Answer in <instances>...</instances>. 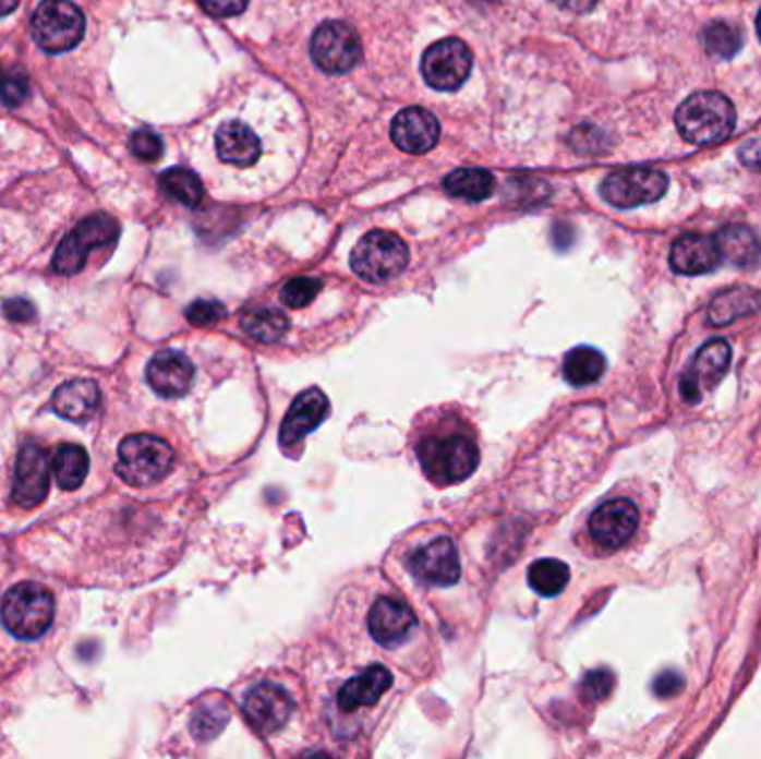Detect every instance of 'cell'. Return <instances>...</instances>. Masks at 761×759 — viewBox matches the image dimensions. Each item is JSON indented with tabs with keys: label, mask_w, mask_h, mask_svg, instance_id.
Instances as JSON below:
<instances>
[{
	"label": "cell",
	"mask_w": 761,
	"mask_h": 759,
	"mask_svg": "<svg viewBox=\"0 0 761 759\" xmlns=\"http://www.w3.org/2000/svg\"><path fill=\"white\" fill-rule=\"evenodd\" d=\"M119 224L110 214H94L89 219L81 221L59 245L53 254L51 267L57 275H78L87 263V256L96 248L112 245L119 239Z\"/></svg>",
	"instance_id": "cell-7"
},
{
	"label": "cell",
	"mask_w": 761,
	"mask_h": 759,
	"mask_svg": "<svg viewBox=\"0 0 761 759\" xmlns=\"http://www.w3.org/2000/svg\"><path fill=\"white\" fill-rule=\"evenodd\" d=\"M715 243L722 258L737 267H752L761 258V241L748 226H726L717 232Z\"/></svg>",
	"instance_id": "cell-24"
},
{
	"label": "cell",
	"mask_w": 761,
	"mask_h": 759,
	"mask_svg": "<svg viewBox=\"0 0 761 759\" xmlns=\"http://www.w3.org/2000/svg\"><path fill=\"white\" fill-rule=\"evenodd\" d=\"M615 686V675L606 668L590 671L583 682H581V692L588 701H602L613 692Z\"/></svg>",
	"instance_id": "cell-36"
},
{
	"label": "cell",
	"mask_w": 761,
	"mask_h": 759,
	"mask_svg": "<svg viewBox=\"0 0 761 759\" xmlns=\"http://www.w3.org/2000/svg\"><path fill=\"white\" fill-rule=\"evenodd\" d=\"M3 79H5V74H3V70H0V83H3Z\"/></svg>",
	"instance_id": "cell-46"
},
{
	"label": "cell",
	"mask_w": 761,
	"mask_h": 759,
	"mask_svg": "<svg viewBox=\"0 0 761 759\" xmlns=\"http://www.w3.org/2000/svg\"><path fill=\"white\" fill-rule=\"evenodd\" d=\"M21 0H0V19L12 14L16 8H19Z\"/></svg>",
	"instance_id": "cell-44"
},
{
	"label": "cell",
	"mask_w": 761,
	"mask_h": 759,
	"mask_svg": "<svg viewBox=\"0 0 761 759\" xmlns=\"http://www.w3.org/2000/svg\"><path fill=\"white\" fill-rule=\"evenodd\" d=\"M310 51L316 68L328 74H346L354 70L363 57L359 34L341 21L318 25L312 36Z\"/></svg>",
	"instance_id": "cell-8"
},
{
	"label": "cell",
	"mask_w": 761,
	"mask_h": 759,
	"mask_svg": "<svg viewBox=\"0 0 761 759\" xmlns=\"http://www.w3.org/2000/svg\"><path fill=\"white\" fill-rule=\"evenodd\" d=\"M701 40H703L705 51H709L711 57H717V59H733V57H737L741 45H744L741 32L735 25L724 23V21L711 23L709 27H705L703 34H701Z\"/></svg>",
	"instance_id": "cell-32"
},
{
	"label": "cell",
	"mask_w": 761,
	"mask_h": 759,
	"mask_svg": "<svg viewBox=\"0 0 761 759\" xmlns=\"http://www.w3.org/2000/svg\"><path fill=\"white\" fill-rule=\"evenodd\" d=\"M757 34H759V40H761V10L757 14Z\"/></svg>",
	"instance_id": "cell-45"
},
{
	"label": "cell",
	"mask_w": 761,
	"mask_h": 759,
	"mask_svg": "<svg viewBox=\"0 0 761 759\" xmlns=\"http://www.w3.org/2000/svg\"><path fill=\"white\" fill-rule=\"evenodd\" d=\"M174 468V450L168 442L154 435H132L119 446L117 474L134 485L145 487L160 481Z\"/></svg>",
	"instance_id": "cell-5"
},
{
	"label": "cell",
	"mask_w": 761,
	"mask_h": 759,
	"mask_svg": "<svg viewBox=\"0 0 761 759\" xmlns=\"http://www.w3.org/2000/svg\"><path fill=\"white\" fill-rule=\"evenodd\" d=\"M160 188L170 198H174L188 207L198 205L203 198V185H201L198 177L185 168H172L168 172H162Z\"/></svg>",
	"instance_id": "cell-31"
},
{
	"label": "cell",
	"mask_w": 761,
	"mask_h": 759,
	"mask_svg": "<svg viewBox=\"0 0 761 759\" xmlns=\"http://www.w3.org/2000/svg\"><path fill=\"white\" fill-rule=\"evenodd\" d=\"M639 528V510L630 499H611L588 519V532L596 546L617 551L626 546Z\"/></svg>",
	"instance_id": "cell-12"
},
{
	"label": "cell",
	"mask_w": 761,
	"mask_h": 759,
	"mask_svg": "<svg viewBox=\"0 0 761 759\" xmlns=\"http://www.w3.org/2000/svg\"><path fill=\"white\" fill-rule=\"evenodd\" d=\"M722 263L720 248L715 239L701 234H684L675 241L671 250V265L675 273L686 277L709 275Z\"/></svg>",
	"instance_id": "cell-21"
},
{
	"label": "cell",
	"mask_w": 761,
	"mask_h": 759,
	"mask_svg": "<svg viewBox=\"0 0 761 759\" xmlns=\"http://www.w3.org/2000/svg\"><path fill=\"white\" fill-rule=\"evenodd\" d=\"M323 284L314 277H297L292 281H288L281 290V301L288 305V308H305L314 301V297L321 292Z\"/></svg>",
	"instance_id": "cell-34"
},
{
	"label": "cell",
	"mask_w": 761,
	"mask_h": 759,
	"mask_svg": "<svg viewBox=\"0 0 761 759\" xmlns=\"http://www.w3.org/2000/svg\"><path fill=\"white\" fill-rule=\"evenodd\" d=\"M241 325L250 339L261 344H275L283 339L290 328V321L275 308H252L243 314Z\"/></svg>",
	"instance_id": "cell-26"
},
{
	"label": "cell",
	"mask_w": 761,
	"mask_h": 759,
	"mask_svg": "<svg viewBox=\"0 0 761 759\" xmlns=\"http://www.w3.org/2000/svg\"><path fill=\"white\" fill-rule=\"evenodd\" d=\"M0 615L5 628L19 639H38L51 628L53 598L43 586L25 581L8 590Z\"/></svg>",
	"instance_id": "cell-4"
},
{
	"label": "cell",
	"mask_w": 761,
	"mask_h": 759,
	"mask_svg": "<svg viewBox=\"0 0 761 759\" xmlns=\"http://www.w3.org/2000/svg\"><path fill=\"white\" fill-rule=\"evenodd\" d=\"M294 709L292 695L277 684H258L243 697V715L261 735L281 731Z\"/></svg>",
	"instance_id": "cell-14"
},
{
	"label": "cell",
	"mask_w": 761,
	"mask_h": 759,
	"mask_svg": "<svg viewBox=\"0 0 761 759\" xmlns=\"http://www.w3.org/2000/svg\"><path fill=\"white\" fill-rule=\"evenodd\" d=\"M741 166L754 172H761V138H752L748 143H744L737 152Z\"/></svg>",
	"instance_id": "cell-42"
},
{
	"label": "cell",
	"mask_w": 761,
	"mask_h": 759,
	"mask_svg": "<svg viewBox=\"0 0 761 759\" xmlns=\"http://www.w3.org/2000/svg\"><path fill=\"white\" fill-rule=\"evenodd\" d=\"M51 468H53V477H57V483L63 487V491H76V487H81L83 481L87 479L89 459L81 446L63 444L59 446L57 453H53Z\"/></svg>",
	"instance_id": "cell-27"
},
{
	"label": "cell",
	"mask_w": 761,
	"mask_h": 759,
	"mask_svg": "<svg viewBox=\"0 0 761 759\" xmlns=\"http://www.w3.org/2000/svg\"><path fill=\"white\" fill-rule=\"evenodd\" d=\"M439 121L423 107H408L392 121V143L408 154H425L439 143Z\"/></svg>",
	"instance_id": "cell-19"
},
{
	"label": "cell",
	"mask_w": 761,
	"mask_h": 759,
	"mask_svg": "<svg viewBox=\"0 0 761 759\" xmlns=\"http://www.w3.org/2000/svg\"><path fill=\"white\" fill-rule=\"evenodd\" d=\"M553 3L559 5L561 10H568L575 14H585L596 5V0H553Z\"/></svg>",
	"instance_id": "cell-43"
},
{
	"label": "cell",
	"mask_w": 761,
	"mask_h": 759,
	"mask_svg": "<svg viewBox=\"0 0 761 759\" xmlns=\"http://www.w3.org/2000/svg\"><path fill=\"white\" fill-rule=\"evenodd\" d=\"M392 682L395 677L386 666L380 664L367 666L361 675L348 679L341 686L337 695V707L341 713H357L361 709L376 707L380 697L392 688Z\"/></svg>",
	"instance_id": "cell-20"
},
{
	"label": "cell",
	"mask_w": 761,
	"mask_h": 759,
	"mask_svg": "<svg viewBox=\"0 0 761 759\" xmlns=\"http://www.w3.org/2000/svg\"><path fill=\"white\" fill-rule=\"evenodd\" d=\"M194 363L179 350H160L147 363V384L166 399H179L190 393L194 384Z\"/></svg>",
	"instance_id": "cell-18"
},
{
	"label": "cell",
	"mask_w": 761,
	"mask_h": 759,
	"mask_svg": "<svg viewBox=\"0 0 761 759\" xmlns=\"http://www.w3.org/2000/svg\"><path fill=\"white\" fill-rule=\"evenodd\" d=\"M100 406V390L89 378H74L51 397V408L70 421H87Z\"/></svg>",
	"instance_id": "cell-23"
},
{
	"label": "cell",
	"mask_w": 761,
	"mask_h": 759,
	"mask_svg": "<svg viewBox=\"0 0 761 759\" xmlns=\"http://www.w3.org/2000/svg\"><path fill=\"white\" fill-rule=\"evenodd\" d=\"M668 192V177L652 168H626L608 174L602 183V196L621 209L660 201Z\"/></svg>",
	"instance_id": "cell-10"
},
{
	"label": "cell",
	"mask_w": 761,
	"mask_h": 759,
	"mask_svg": "<svg viewBox=\"0 0 761 759\" xmlns=\"http://www.w3.org/2000/svg\"><path fill=\"white\" fill-rule=\"evenodd\" d=\"M185 316L192 325H196V328H209V325L214 323H219L221 318L228 316V310L221 301H214V299H198L194 303L188 305L185 310Z\"/></svg>",
	"instance_id": "cell-35"
},
{
	"label": "cell",
	"mask_w": 761,
	"mask_h": 759,
	"mask_svg": "<svg viewBox=\"0 0 761 759\" xmlns=\"http://www.w3.org/2000/svg\"><path fill=\"white\" fill-rule=\"evenodd\" d=\"M410 250L406 241L392 232L374 230L365 234L350 254L354 275L367 284H384L399 277L408 267Z\"/></svg>",
	"instance_id": "cell-3"
},
{
	"label": "cell",
	"mask_w": 761,
	"mask_h": 759,
	"mask_svg": "<svg viewBox=\"0 0 761 759\" xmlns=\"http://www.w3.org/2000/svg\"><path fill=\"white\" fill-rule=\"evenodd\" d=\"M684 686H686V682L677 671H666L655 682H652V690H655V695L662 699L679 695L684 690Z\"/></svg>",
	"instance_id": "cell-40"
},
{
	"label": "cell",
	"mask_w": 761,
	"mask_h": 759,
	"mask_svg": "<svg viewBox=\"0 0 761 759\" xmlns=\"http://www.w3.org/2000/svg\"><path fill=\"white\" fill-rule=\"evenodd\" d=\"M568 581L570 568L559 559H536L528 568V583L541 598H557L559 592H564Z\"/></svg>",
	"instance_id": "cell-29"
},
{
	"label": "cell",
	"mask_w": 761,
	"mask_h": 759,
	"mask_svg": "<svg viewBox=\"0 0 761 759\" xmlns=\"http://www.w3.org/2000/svg\"><path fill=\"white\" fill-rule=\"evenodd\" d=\"M730 365V346L724 339H713L697 352L692 365L681 376V397L688 403H697L701 399V390L715 388L726 376Z\"/></svg>",
	"instance_id": "cell-15"
},
{
	"label": "cell",
	"mask_w": 761,
	"mask_h": 759,
	"mask_svg": "<svg viewBox=\"0 0 761 759\" xmlns=\"http://www.w3.org/2000/svg\"><path fill=\"white\" fill-rule=\"evenodd\" d=\"M408 570L427 586H455L461 577V562L455 541L450 537H434L408 557Z\"/></svg>",
	"instance_id": "cell-11"
},
{
	"label": "cell",
	"mask_w": 761,
	"mask_h": 759,
	"mask_svg": "<svg viewBox=\"0 0 761 759\" xmlns=\"http://www.w3.org/2000/svg\"><path fill=\"white\" fill-rule=\"evenodd\" d=\"M27 96H29L27 79L21 72L5 74L3 83H0V100H3L8 107H19Z\"/></svg>",
	"instance_id": "cell-38"
},
{
	"label": "cell",
	"mask_w": 761,
	"mask_h": 759,
	"mask_svg": "<svg viewBox=\"0 0 761 759\" xmlns=\"http://www.w3.org/2000/svg\"><path fill=\"white\" fill-rule=\"evenodd\" d=\"M32 34L43 51H70L85 36V16L70 0H43L32 19Z\"/></svg>",
	"instance_id": "cell-6"
},
{
	"label": "cell",
	"mask_w": 761,
	"mask_h": 759,
	"mask_svg": "<svg viewBox=\"0 0 761 759\" xmlns=\"http://www.w3.org/2000/svg\"><path fill=\"white\" fill-rule=\"evenodd\" d=\"M230 722V709L224 701L203 703L192 715V733L201 742H209L219 735Z\"/></svg>",
	"instance_id": "cell-33"
},
{
	"label": "cell",
	"mask_w": 761,
	"mask_h": 759,
	"mask_svg": "<svg viewBox=\"0 0 761 759\" xmlns=\"http://www.w3.org/2000/svg\"><path fill=\"white\" fill-rule=\"evenodd\" d=\"M132 152L136 158L154 162L162 156V141L152 130H138L132 134Z\"/></svg>",
	"instance_id": "cell-37"
},
{
	"label": "cell",
	"mask_w": 761,
	"mask_h": 759,
	"mask_svg": "<svg viewBox=\"0 0 761 759\" xmlns=\"http://www.w3.org/2000/svg\"><path fill=\"white\" fill-rule=\"evenodd\" d=\"M604 372L606 357L590 346H579L570 350L564 359V378L575 388L596 384L604 376Z\"/></svg>",
	"instance_id": "cell-25"
},
{
	"label": "cell",
	"mask_w": 761,
	"mask_h": 759,
	"mask_svg": "<svg viewBox=\"0 0 761 759\" xmlns=\"http://www.w3.org/2000/svg\"><path fill=\"white\" fill-rule=\"evenodd\" d=\"M414 450L423 474L439 487L466 481L481 461L474 430L461 419L434 421L423 427Z\"/></svg>",
	"instance_id": "cell-1"
},
{
	"label": "cell",
	"mask_w": 761,
	"mask_h": 759,
	"mask_svg": "<svg viewBox=\"0 0 761 759\" xmlns=\"http://www.w3.org/2000/svg\"><path fill=\"white\" fill-rule=\"evenodd\" d=\"M367 630L378 646L399 648L414 637L416 617L406 602L395 598H380L370 611Z\"/></svg>",
	"instance_id": "cell-16"
},
{
	"label": "cell",
	"mask_w": 761,
	"mask_h": 759,
	"mask_svg": "<svg viewBox=\"0 0 761 759\" xmlns=\"http://www.w3.org/2000/svg\"><path fill=\"white\" fill-rule=\"evenodd\" d=\"M757 308H761V292H754L748 288L728 290V292H722L711 303V321L715 325H726L737 316H744Z\"/></svg>",
	"instance_id": "cell-30"
},
{
	"label": "cell",
	"mask_w": 761,
	"mask_h": 759,
	"mask_svg": "<svg viewBox=\"0 0 761 759\" xmlns=\"http://www.w3.org/2000/svg\"><path fill=\"white\" fill-rule=\"evenodd\" d=\"M3 312L10 321L16 323H27L36 316V308L27 299H10L3 303Z\"/></svg>",
	"instance_id": "cell-41"
},
{
	"label": "cell",
	"mask_w": 761,
	"mask_h": 759,
	"mask_svg": "<svg viewBox=\"0 0 761 759\" xmlns=\"http://www.w3.org/2000/svg\"><path fill=\"white\" fill-rule=\"evenodd\" d=\"M49 455L43 446L27 442L19 457H16V468H14V485H12V497L14 502L29 510L38 508L49 493Z\"/></svg>",
	"instance_id": "cell-13"
},
{
	"label": "cell",
	"mask_w": 761,
	"mask_h": 759,
	"mask_svg": "<svg viewBox=\"0 0 761 759\" xmlns=\"http://www.w3.org/2000/svg\"><path fill=\"white\" fill-rule=\"evenodd\" d=\"M444 188L448 194L466 201H485L495 192V177L485 170L461 168L446 177Z\"/></svg>",
	"instance_id": "cell-28"
},
{
	"label": "cell",
	"mask_w": 761,
	"mask_h": 759,
	"mask_svg": "<svg viewBox=\"0 0 761 759\" xmlns=\"http://www.w3.org/2000/svg\"><path fill=\"white\" fill-rule=\"evenodd\" d=\"M472 70L470 47L459 38H444L427 47L421 61V74L425 83L439 92L459 89Z\"/></svg>",
	"instance_id": "cell-9"
},
{
	"label": "cell",
	"mask_w": 761,
	"mask_h": 759,
	"mask_svg": "<svg viewBox=\"0 0 761 759\" xmlns=\"http://www.w3.org/2000/svg\"><path fill=\"white\" fill-rule=\"evenodd\" d=\"M216 152L230 166L250 168L261 156V143L245 123L228 121L216 132Z\"/></svg>",
	"instance_id": "cell-22"
},
{
	"label": "cell",
	"mask_w": 761,
	"mask_h": 759,
	"mask_svg": "<svg viewBox=\"0 0 761 759\" xmlns=\"http://www.w3.org/2000/svg\"><path fill=\"white\" fill-rule=\"evenodd\" d=\"M675 123L681 138L692 145H720L733 134L737 112L728 96L720 92H697L679 105Z\"/></svg>",
	"instance_id": "cell-2"
},
{
	"label": "cell",
	"mask_w": 761,
	"mask_h": 759,
	"mask_svg": "<svg viewBox=\"0 0 761 759\" xmlns=\"http://www.w3.org/2000/svg\"><path fill=\"white\" fill-rule=\"evenodd\" d=\"M328 412H330V401L323 395V390L307 388L305 393H301L292 401L281 423V432H279L281 448L290 453L294 446H299L312 430H316L325 421Z\"/></svg>",
	"instance_id": "cell-17"
},
{
	"label": "cell",
	"mask_w": 761,
	"mask_h": 759,
	"mask_svg": "<svg viewBox=\"0 0 761 759\" xmlns=\"http://www.w3.org/2000/svg\"><path fill=\"white\" fill-rule=\"evenodd\" d=\"M250 0H198V5L216 19H230L245 12Z\"/></svg>",
	"instance_id": "cell-39"
}]
</instances>
